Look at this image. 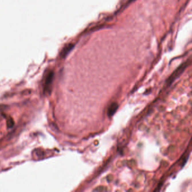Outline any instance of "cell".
<instances>
[{
	"mask_svg": "<svg viewBox=\"0 0 192 192\" xmlns=\"http://www.w3.org/2000/svg\"><path fill=\"white\" fill-rule=\"evenodd\" d=\"M54 72L50 71L46 77V80L44 83V92L47 94H50L51 91V86L54 79Z\"/></svg>",
	"mask_w": 192,
	"mask_h": 192,
	"instance_id": "1",
	"label": "cell"
},
{
	"mask_svg": "<svg viewBox=\"0 0 192 192\" xmlns=\"http://www.w3.org/2000/svg\"><path fill=\"white\" fill-rule=\"evenodd\" d=\"M188 64H189L188 61L183 63L173 73V74L171 76V77L169 78L168 80V82L169 84L171 83L177 77H178L179 76L183 73V72L185 70V69L186 68V67L188 66Z\"/></svg>",
	"mask_w": 192,
	"mask_h": 192,
	"instance_id": "2",
	"label": "cell"
},
{
	"mask_svg": "<svg viewBox=\"0 0 192 192\" xmlns=\"http://www.w3.org/2000/svg\"><path fill=\"white\" fill-rule=\"evenodd\" d=\"M118 104L116 103H112L109 107V110H108V112H107V114H108V116L109 117H111L115 113V112H116V110L118 109Z\"/></svg>",
	"mask_w": 192,
	"mask_h": 192,
	"instance_id": "3",
	"label": "cell"
},
{
	"mask_svg": "<svg viewBox=\"0 0 192 192\" xmlns=\"http://www.w3.org/2000/svg\"><path fill=\"white\" fill-rule=\"evenodd\" d=\"M73 47V45L72 44H68L65 47H64V48L61 51V56L62 57H66V55L69 54V52L72 50Z\"/></svg>",
	"mask_w": 192,
	"mask_h": 192,
	"instance_id": "4",
	"label": "cell"
},
{
	"mask_svg": "<svg viewBox=\"0 0 192 192\" xmlns=\"http://www.w3.org/2000/svg\"><path fill=\"white\" fill-rule=\"evenodd\" d=\"M7 126H8V127L9 128L12 127L14 126V122L12 120H9V121H7Z\"/></svg>",
	"mask_w": 192,
	"mask_h": 192,
	"instance_id": "5",
	"label": "cell"
}]
</instances>
